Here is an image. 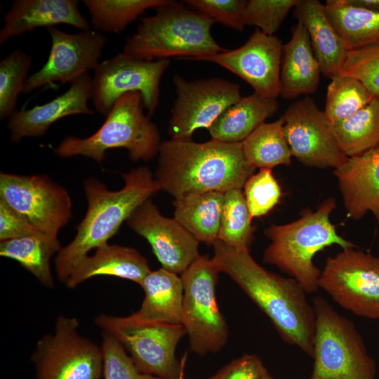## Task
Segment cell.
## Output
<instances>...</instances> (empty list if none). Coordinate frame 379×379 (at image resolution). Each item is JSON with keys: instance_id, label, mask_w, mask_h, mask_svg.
I'll return each mask as SVG.
<instances>
[{"instance_id": "obj_1", "label": "cell", "mask_w": 379, "mask_h": 379, "mask_svg": "<svg viewBox=\"0 0 379 379\" xmlns=\"http://www.w3.org/2000/svg\"><path fill=\"white\" fill-rule=\"evenodd\" d=\"M213 246L211 259L218 271L227 274L268 317L285 343L312 357L316 317L302 286L262 267L250 251L218 239Z\"/></svg>"}, {"instance_id": "obj_2", "label": "cell", "mask_w": 379, "mask_h": 379, "mask_svg": "<svg viewBox=\"0 0 379 379\" xmlns=\"http://www.w3.org/2000/svg\"><path fill=\"white\" fill-rule=\"evenodd\" d=\"M158 154L154 178L174 199L242 189L255 170L245 160L241 142L171 138L161 142Z\"/></svg>"}, {"instance_id": "obj_3", "label": "cell", "mask_w": 379, "mask_h": 379, "mask_svg": "<svg viewBox=\"0 0 379 379\" xmlns=\"http://www.w3.org/2000/svg\"><path fill=\"white\" fill-rule=\"evenodd\" d=\"M122 177L124 186L117 191L109 190L93 178L84 182L88 208L74 238L56 256L55 270L60 281L65 283L91 249L107 244L133 212L161 190L148 167L131 169Z\"/></svg>"}, {"instance_id": "obj_4", "label": "cell", "mask_w": 379, "mask_h": 379, "mask_svg": "<svg viewBox=\"0 0 379 379\" xmlns=\"http://www.w3.org/2000/svg\"><path fill=\"white\" fill-rule=\"evenodd\" d=\"M155 14L141 19L125 39L123 53L153 61L170 58L199 60L226 50L211 34L215 22L175 1L166 0Z\"/></svg>"}, {"instance_id": "obj_5", "label": "cell", "mask_w": 379, "mask_h": 379, "mask_svg": "<svg viewBox=\"0 0 379 379\" xmlns=\"http://www.w3.org/2000/svg\"><path fill=\"white\" fill-rule=\"evenodd\" d=\"M335 207V200L329 197L315 211L302 210L298 220L284 225L272 224L264 230L271 243L264 251L263 262L287 273L307 293L319 288L321 270L313 262L318 252L333 245L358 248L339 235L331 222L330 215Z\"/></svg>"}, {"instance_id": "obj_6", "label": "cell", "mask_w": 379, "mask_h": 379, "mask_svg": "<svg viewBox=\"0 0 379 379\" xmlns=\"http://www.w3.org/2000/svg\"><path fill=\"white\" fill-rule=\"evenodd\" d=\"M142 94L128 92L117 98L99 129L86 138L65 137L54 148L62 158L84 156L98 164L107 150L124 148L132 161H148L159 153L161 134L156 124L143 112Z\"/></svg>"}, {"instance_id": "obj_7", "label": "cell", "mask_w": 379, "mask_h": 379, "mask_svg": "<svg viewBox=\"0 0 379 379\" xmlns=\"http://www.w3.org/2000/svg\"><path fill=\"white\" fill-rule=\"evenodd\" d=\"M312 304L316 322L309 379H375V362L354 324L321 296Z\"/></svg>"}, {"instance_id": "obj_8", "label": "cell", "mask_w": 379, "mask_h": 379, "mask_svg": "<svg viewBox=\"0 0 379 379\" xmlns=\"http://www.w3.org/2000/svg\"><path fill=\"white\" fill-rule=\"evenodd\" d=\"M219 272L212 259L199 255L180 276L181 324L189 335L191 350L201 356L218 352L228 338L227 325L215 295Z\"/></svg>"}, {"instance_id": "obj_9", "label": "cell", "mask_w": 379, "mask_h": 379, "mask_svg": "<svg viewBox=\"0 0 379 379\" xmlns=\"http://www.w3.org/2000/svg\"><path fill=\"white\" fill-rule=\"evenodd\" d=\"M95 321L128 350L139 372L159 379L178 378L181 363L175 348L187 333L182 324L140 321L131 315L102 314Z\"/></svg>"}, {"instance_id": "obj_10", "label": "cell", "mask_w": 379, "mask_h": 379, "mask_svg": "<svg viewBox=\"0 0 379 379\" xmlns=\"http://www.w3.org/2000/svg\"><path fill=\"white\" fill-rule=\"evenodd\" d=\"M357 248L327 258L319 288L354 314L379 319V257Z\"/></svg>"}, {"instance_id": "obj_11", "label": "cell", "mask_w": 379, "mask_h": 379, "mask_svg": "<svg viewBox=\"0 0 379 379\" xmlns=\"http://www.w3.org/2000/svg\"><path fill=\"white\" fill-rule=\"evenodd\" d=\"M75 318L60 316L55 332L40 340L32 357L36 379H100L101 347L78 333Z\"/></svg>"}, {"instance_id": "obj_12", "label": "cell", "mask_w": 379, "mask_h": 379, "mask_svg": "<svg viewBox=\"0 0 379 379\" xmlns=\"http://www.w3.org/2000/svg\"><path fill=\"white\" fill-rule=\"evenodd\" d=\"M169 65V59L149 61L123 52L101 62L92 78L95 109L107 117L119 97L138 91L147 115H152L159 104L160 81Z\"/></svg>"}, {"instance_id": "obj_13", "label": "cell", "mask_w": 379, "mask_h": 379, "mask_svg": "<svg viewBox=\"0 0 379 379\" xmlns=\"http://www.w3.org/2000/svg\"><path fill=\"white\" fill-rule=\"evenodd\" d=\"M0 199L42 234L58 237L72 218L67 191L48 176L0 173Z\"/></svg>"}, {"instance_id": "obj_14", "label": "cell", "mask_w": 379, "mask_h": 379, "mask_svg": "<svg viewBox=\"0 0 379 379\" xmlns=\"http://www.w3.org/2000/svg\"><path fill=\"white\" fill-rule=\"evenodd\" d=\"M281 118L292 157L304 166L335 169L347 160L332 123L312 98L305 96L291 104Z\"/></svg>"}, {"instance_id": "obj_15", "label": "cell", "mask_w": 379, "mask_h": 379, "mask_svg": "<svg viewBox=\"0 0 379 379\" xmlns=\"http://www.w3.org/2000/svg\"><path fill=\"white\" fill-rule=\"evenodd\" d=\"M176 99L168 133L173 139H191L199 128H208L229 107L241 98L240 86L220 78L187 81L173 79Z\"/></svg>"}, {"instance_id": "obj_16", "label": "cell", "mask_w": 379, "mask_h": 379, "mask_svg": "<svg viewBox=\"0 0 379 379\" xmlns=\"http://www.w3.org/2000/svg\"><path fill=\"white\" fill-rule=\"evenodd\" d=\"M51 38V47L46 62L29 77L23 93L56 82L72 83L100 65L107 39L93 29L76 34L65 32L57 27L46 28Z\"/></svg>"}, {"instance_id": "obj_17", "label": "cell", "mask_w": 379, "mask_h": 379, "mask_svg": "<svg viewBox=\"0 0 379 379\" xmlns=\"http://www.w3.org/2000/svg\"><path fill=\"white\" fill-rule=\"evenodd\" d=\"M283 45L277 36L265 34L256 28L242 46L199 60L215 63L241 78L254 92L277 98Z\"/></svg>"}, {"instance_id": "obj_18", "label": "cell", "mask_w": 379, "mask_h": 379, "mask_svg": "<svg viewBox=\"0 0 379 379\" xmlns=\"http://www.w3.org/2000/svg\"><path fill=\"white\" fill-rule=\"evenodd\" d=\"M150 244L163 268L182 274L200 255L199 241L174 218L164 216L147 199L126 220Z\"/></svg>"}, {"instance_id": "obj_19", "label": "cell", "mask_w": 379, "mask_h": 379, "mask_svg": "<svg viewBox=\"0 0 379 379\" xmlns=\"http://www.w3.org/2000/svg\"><path fill=\"white\" fill-rule=\"evenodd\" d=\"M92 78L86 72L72 83L69 88L52 100L27 109L17 111L8 121L11 140L18 143L25 137L44 135L55 121L75 114H93L88 105L91 98Z\"/></svg>"}, {"instance_id": "obj_20", "label": "cell", "mask_w": 379, "mask_h": 379, "mask_svg": "<svg viewBox=\"0 0 379 379\" xmlns=\"http://www.w3.org/2000/svg\"><path fill=\"white\" fill-rule=\"evenodd\" d=\"M333 173L347 216L358 220L371 212L379 224V146L349 157Z\"/></svg>"}, {"instance_id": "obj_21", "label": "cell", "mask_w": 379, "mask_h": 379, "mask_svg": "<svg viewBox=\"0 0 379 379\" xmlns=\"http://www.w3.org/2000/svg\"><path fill=\"white\" fill-rule=\"evenodd\" d=\"M60 24L71 25L81 31L92 29L91 23L79 11V1L15 0L4 16L0 44L36 28L46 29Z\"/></svg>"}, {"instance_id": "obj_22", "label": "cell", "mask_w": 379, "mask_h": 379, "mask_svg": "<svg viewBox=\"0 0 379 379\" xmlns=\"http://www.w3.org/2000/svg\"><path fill=\"white\" fill-rule=\"evenodd\" d=\"M321 69L312 48L310 36L300 22L293 27L290 40L283 45L279 95L294 99L314 93L318 88Z\"/></svg>"}, {"instance_id": "obj_23", "label": "cell", "mask_w": 379, "mask_h": 379, "mask_svg": "<svg viewBox=\"0 0 379 379\" xmlns=\"http://www.w3.org/2000/svg\"><path fill=\"white\" fill-rule=\"evenodd\" d=\"M293 15L306 28L321 74L331 78L338 74L349 51L317 0H298Z\"/></svg>"}, {"instance_id": "obj_24", "label": "cell", "mask_w": 379, "mask_h": 379, "mask_svg": "<svg viewBox=\"0 0 379 379\" xmlns=\"http://www.w3.org/2000/svg\"><path fill=\"white\" fill-rule=\"evenodd\" d=\"M147 260L133 248L105 244L96 248L93 256H86L75 267L66 285L74 288L95 276H114L140 285L150 272Z\"/></svg>"}, {"instance_id": "obj_25", "label": "cell", "mask_w": 379, "mask_h": 379, "mask_svg": "<svg viewBox=\"0 0 379 379\" xmlns=\"http://www.w3.org/2000/svg\"><path fill=\"white\" fill-rule=\"evenodd\" d=\"M140 286L145 298L132 317L145 321L181 324L183 286L177 274L163 267L150 271Z\"/></svg>"}, {"instance_id": "obj_26", "label": "cell", "mask_w": 379, "mask_h": 379, "mask_svg": "<svg viewBox=\"0 0 379 379\" xmlns=\"http://www.w3.org/2000/svg\"><path fill=\"white\" fill-rule=\"evenodd\" d=\"M278 110L277 98H266L254 92L241 97L227 108L208 131L211 139L225 142H241Z\"/></svg>"}, {"instance_id": "obj_27", "label": "cell", "mask_w": 379, "mask_h": 379, "mask_svg": "<svg viewBox=\"0 0 379 379\" xmlns=\"http://www.w3.org/2000/svg\"><path fill=\"white\" fill-rule=\"evenodd\" d=\"M224 194L207 192L174 199V218L199 242L213 246L218 237Z\"/></svg>"}, {"instance_id": "obj_28", "label": "cell", "mask_w": 379, "mask_h": 379, "mask_svg": "<svg viewBox=\"0 0 379 379\" xmlns=\"http://www.w3.org/2000/svg\"><path fill=\"white\" fill-rule=\"evenodd\" d=\"M324 10L349 51L379 43V11L354 7L344 0H328Z\"/></svg>"}, {"instance_id": "obj_29", "label": "cell", "mask_w": 379, "mask_h": 379, "mask_svg": "<svg viewBox=\"0 0 379 379\" xmlns=\"http://www.w3.org/2000/svg\"><path fill=\"white\" fill-rule=\"evenodd\" d=\"M61 248L58 237L39 232L1 241L0 255L16 260L41 284L52 288L50 259Z\"/></svg>"}, {"instance_id": "obj_30", "label": "cell", "mask_w": 379, "mask_h": 379, "mask_svg": "<svg viewBox=\"0 0 379 379\" xmlns=\"http://www.w3.org/2000/svg\"><path fill=\"white\" fill-rule=\"evenodd\" d=\"M284 121L281 117L264 122L241 142L245 160L253 168H271L291 163V152L286 140Z\"/></svg>"}, {"instance_id": "obj_31", "label": "cell", "mask_w": 379, "mask_h": 379, "mask_svg": "<svg viewBox=\"0 0 379 379\" xmlns=\"http://www.w3.org/2000/svg\"><path fill=\"white\" fill-rule=\"evenodd\" d=\"M333 124L338 144L349 157L379 146V98L374 97L364 108Z\"/></svg>"}, {"instance_id": "obj_32", "label": "cell", "mask_w": 379, "mask_h": 379, "mask_svg": "<svg viewBox=\"0 0 379 379\" xmlns=\"http://www.w3.org/2000/svg\"><path fill=\"white\" fill-rule=\"evenodd\" d=\"M166 0H84L92 29L99 32L121 33L149 8Z\"/></svg>"}, {"instance_id": "obj_33", "label": "cell", "mask_w": 379, "mask_h": 379, "mask_svg": "<svg viewBox=\"0 0 379 379\" xmlns=\"http://www.w3.org/2000/svg\"><path fill=\"white\" fill-rule=\"evenodd\" d=\"M242 189L224 194V202L218 239L238 250L249 251L255 226Z\"/></svg>"}, {"instance_id": "obj_34", "label": "cell", "mask_w": 379, "mask_h": 379, "mask_svg": "<svg viewBox=\"0 0 379 379\" xmlns=\"http://www.w3.org/2000/svg\"><path fill=\"white\" fill-rule=\"evenodd\" d=\"M331 79L324 112L332 124L354 114L374 98L359 80L352 77L338 73Z\"/></svg>"}, {"instance_id": "obj_35", "label": "cell", "mask_w": 379, "mask_h": 379, "mask_svg": "<svg viewBox=\"0 0 379 379\" xmlns=\"http://www.w3.org/2000/svg\"><path fill=\"white\" fill-rule=\"evenodd\" d=\"M32 55L17 49L0 62V118H10L18 110L16 102L24 91L32 66Z\"/></svg>"}, {"instance_id": "obj_36", "label": "cell", "mask_w": 379, "mask_h": 379, "mask_svg": "<svg viewBox=\"0 0 379 379\" xmlns=\"http://www.w3.org/2000/svg\"><path fill=\"white\" fill-rule=\"evenodd\" d=\"M271 168H260L244 185V194L251 218L267 214L280 201L281 188Z\"/></svg>"}, {"instance_id": "obj_37", "label": "cell", "mask_w": 379, "mask_h": 379, "mask_svg": "<svg viewBox=\"0 0 379 379\" xmlns=\"http://www.w3.org/2000/svg\"><path fill=\"white\" fill-rule=\"evenodd\" d=\"M298 0H248L244 9L245 26H255L267 35H274Z\"/></svg>"}, {"instance_id": "obj_38", "label": "cell", "mask_w": 379, "mask_h": 379, "mask_svg": "<svg viewBox=\"0 0 379 379\" xmlns=\"http://www.w3.org/2000/svg\"><path fill=\"white\" fill-rule=\"evenodd\" d=\"M339 73L357 79L379 98V43L349 51Z\"/></svg>"}, {"instance_id": "obj_39", "label": "cell", "mask_w": 379, "mask_h": 379, "mask_svg": "<svg viewBox=\"0 0 379 379\" xmlns=\"http://www.w3.org/2000/svg\"><path fill=\"white\" fill-rule=\"evenodd\" d=\"M101 349L105 379H159L139 372L122 345L106 333L103 335Z\"/></svg>"}, {"instance_id": "obj_40", "label": "cell", "mask_w": 379, "mask_h": 379, "mask_svg": "<svg viewBox=\"0 0 379 379\" xmlns=\"http://www.w3.org/2000/svg\"><path fill=\"white\" fill-rule=\"evenodd\" d=\"M245 0H186L183 2L192 10L225 26L242 32Z\"/></svg>"}, {"instance_id": "obj_41", "label": "cell", "mask_w": 379, "mask_h": 379, "mask_svg": "<svg viewBox=\"0 0 379 379\" xmlns=\"http://www.w3.org/2000/svg\"><path fill=\"white\" fill-rule=\"evenodd\" d=\"M268 373L258 356L246 354L226 364L208 379H265Z\"/></svg>"}, {"instance_id": "obj_42", "label": "cell", "mask_w": 379, "mask_h": 379, "mask_svg": "<svg viewBox=\"0 0 379 379\" xmlns=\"http://www.w3.org/2000/svg\"><path fill=\"white\" fill-rule=\"evenodd\" d=\"M39 233L28 220L0 199L1 241Z\"/></svg>"}, {"instance_id": "obj_43", "label": "cell", "mask_w": 379, "mask_h": 379, "mask_svg": "<svg viewBox=\"0 0 379 379\" xmlns=\"http://www.w3.org/2000/svg\"><path fill=\"white\" fill-rule=\"evenodd\" d=\"M347 4L373 11H379V0H344Z\"/></svg>"}, {"instance_id": "obj_44", "label": "cell", "mask_w": 379, "mask_h": 379, "mask_svg": "<svg viewBox=\"0 0 379 379\" xmlns=\"http://www.w3.org/2000/svg\"><path fill=\"white\" fill-rule=\"evenodd\" d=\"M186 359H187V353H185L184 356L182 357V359H180L181 368H180V375L177 379H185L184 373H185V366Z\"/></svg>"}, {"instance_id": "obj_45", "label": "cell", "mask_w": 379, "mask_h": 379, "mask_svg": "<svg viewBox=\"0 0 379 379\" xmlns=\"http://www.w3.org/2000/svg\"><path fill=\"white\" fill-rule=\"evenodd\" d=\"M265 379H274V378H272L269 373L266 375V377L265 378Z\"/></svg>"}]
</instances>
